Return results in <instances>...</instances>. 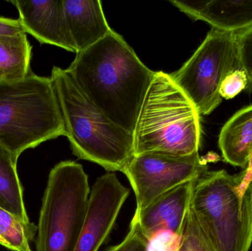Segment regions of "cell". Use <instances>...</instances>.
I'll return each instance as SVG.
<instances>
[{
	"instance_id": "cb8c5ba5",
	"label": "cell",
	"mask_w": 252,
	"mask_h": 251,
	"mask_svg": "<svg viewBox=\"0 0 252 251\" xmlns=\"http://www.w3.org/2000/svg\"><path fill=\"white\" fill-rule=\"evenodd\" d=\"M4 79V75L3 74V72H1V70H0V81H1V80Z\"/></svg>"
},
{
	"instance_id": "6da1fadb",
	"label": "cell",
	"mask_w": 252,
	"mask_h": 251,
	"mask_svg": "<svg viewBox=\"0 0 252 251\" xmlns=\"http://www.w3.org/2000/svg\"><path fill=\"white\" fill-rule=\"evenodd\" d=\"M66 70L108 119L134 134L156 72L141 61L121 35L112 29L94 45L78 52Z\"/></svg>"
},
{
	"instance_id": "7402d4cb",
	"label": "cell",
	"mask_w": 252,
	"mask_h": 251,
	"mask_svg": "<svg viewBox=\"0 0 252 251\" xmlns=\"http://www.w3.org/2000/svg\"><path fill=\"white\" fill-rule=\"evenodd\" d=\"M25 32V29L19 19L0 17V36L18 35Z\"/></svg>"
},
{
	"instance_id": "d6986e66",
	"label": "cell",
	"mask_w": 252,
	"mask_h": 251,
	"mask_svg": "<svg viewBox=\"0 0 252 251\" xmlns=\"http://www.w3.org/2000/svg\"><path fill=\"white\" fill-rule=\"evenodd\" d=\"M240 60L249 78L248 89L252 91V28L238 33Z\"/></svg>"
},
{
	"instance_id": "44dd1931",
	"label": "cell",
	"mask_w": 252,
	"mask_h": 251,
	"mask_svg": "<svg viewBox=\"0 0 252 251\" xmlns=\"http://www.w3.org/2000/svg\"><path fill=\"white\" fill-rule=\"evenodd\" d=\"M182 237L167 231H162L148 241V251H178Z\"/></svg>"
},
{
	"instance_id": "8fae6325",
	"label": "cell",
	"mask_w": 252,
	"mask_h": 251,
	"mask_svg": "<svg viewBox=\"0 0 252 251\" xmlns=\"http://www.w3.org/2000/svg\"><path fill=\"white\" fill-rule=\"evenodd\" d=\"M26 33L41 44H52L76 53L63 9V0L12 1Z\"/></svg>"
},
{
	"instance_id": "2e32d148",
	"label": "cell",
	"mask_w": 252,
	"mask_h": 251,
	"mask_svg": "<svg viewBox=\"0 0 252 251\" xmlns=\"http://www.w3.org/2000/svg\"><path fill=\"white\" fill-rule=\"evenodd\" d=\"M26 34L0 36V70L4 80H22L31 72L32 47Z\"/></svg>"
},
{
	"instance_id": "7a4b0ae2",
	"label": "cell",
	"mask_w": 252,
	"mask_h": 251,
	"mask_svg": "<svg viewBox=\"0 0 252 251\" xmlns=\"http://www.w3.org/2000/svg\"><path fill=\"white\" fill-rule=\"evenodd\" d=\"M52 81L74 155L109 172H124L134 156V137L108 119L66 69L53 66Z\"/></svg>"
},
{
	"instance_id": "7c38bea8",
	"label": "cell",
	"mask_w": 252,
	"mask_h": 251,
	"mask_svg": "<svg viewBox=\"0 0 252 251\" xmlns=\"http://www.w3.org/2000/svg\"><path fill=\"white\" fill-rule=\"evenodd\" d=\"M181 11L194 20L210 24L226 32H244L252 28V0H171Z\"/></svg>"
},
{
	"instance_id": "9c48e42d",
	"label": "cell",
	"mask_w": 252,
	"mask_h": 251,
	"mask_svg": "<svg viewBox=\"0 0 252 251\" xmlns=\"http://www.w3.org/2000/svg\"><path fill=\"white\" fill-rule=\"evenodd\" d=\"M130 194L116 174L97 178L89 198L84 225L74 251H98L115 228L118 215Z\"/></svg>"
},
{
	"instance_id": "5bb4252c",
	"label": "cell",
	"mask_w": 252,
	"mask_h": 251,
	"mask_svg": "<svg viewBox=\"0 0 252 251\" xmlns=\"http://www.w3.org/2000/svg\"><path fill=\"white\" fill-rule=\"evenodd\" d=\"M219 145L225 162L244 168L252 151V105L237 112L222 128Z\"/></svg>"
},
{
	"instance_id": "5b68a950",
	"label": "cell",
	"mask_w": 252,
	"mask_h": 251,
	"mask_svg": "<svg viewBox=\"0 0 252 251\" xmlns=\"http://www.w3.org/2000/svg\"><path fill=\"white\" fill-rule=\"evenodd\" d=\"M191 208L216 251H249L252 244V181L224 169L195 181Z\"/></svg>"
},
{
	"instance_id": "9a60e30c",
	"label": "cell",
	"mask_w": 252,
	"mask_h": 251,
	"mask_svg": "<svg viewBox=\"0 0 252 251\" xmlns=\"http://www.w3.org/2000/svg\"><path fill=\"white\" fill-rule=\"evenodd\" d=\"M17 161L0 146V208L24 223H31L25 209L23 188L17 172Z\"/></svg>"
},
{
	"instance_id": "ac0fdd59",
	"label": "cell",
	"mask_w": 252,
	"mask_h": 251,
	"mask_svg": "<svg viewBox=\"0 0 252 251\" xmlns=\"http://www.w3.org/2000/svg\"><path fill=\"white\" fill-rule=\"evenodd\" d=\"M249 78L244 69H237L226 77L220 85V94L225 100L234 98L248 88Z\"/></svg>"
},
{
	"instance_id": "603a6c76",
	"label": "cell",
	"mask_w": 252,
	"mask_h": 251,
	"mask_svg": "<svg viewBox=\"0 0 252 251\" xmlns=\"http://www.w3.org/2000/svg\"><path fill=\"white\" fill-rule=\"evenodd\" d=\"M0 245L4 246L6 249H9V250L14 251H13V248H12L11 246H10V245H9L8 243H7V242H6L5 240L1 237V236H0Z\"/></svg>"
},
{
	"instance_id": "e0dca14e",
	"label": "cell",
	"mask_w": 252,
	"mask_h": 251,
	"mask_svg": "<svg viewBox=\"0 0 252 251\" xmlns=\"http://www.w3.org/2000/svg\"><path fill=\"white\" fill-rule=\"evenodd\" d=\"M178 251H216L191 206Z\"/></svg>"
},
{
	"instance_id": "ba28073f",
	"label": "cell",
	"mask_w": 252,
	"mask_h": 251,
	"mask_svg": "<svg viewBox=\"0 0 252 251\" xmlns=\"http://www.w3.org/2000/svg\"><path fill=\"white\" fill-rule=\"evenodd\" d=\"M207 163L198 153L176 156L148 152L134 155L123 173L134 192L136 209H142L164 193L204 175Z\"/></svg>"
},
{
	"instance_id": "8992f818",
	"label": "cell",
	"mask_w": 252,
	"mask_h": 251,
	"mask_svg": "<svg viewBox=\"0 0 252 251\" xmlns=\"http://www.w3.org/2000/svg\"><path fill=\"white\" fill-rule=\"evenodd\" d=\"M90 193L88 175L80 164L64 161L51 169L37 225L36 251H75Z\"/></svg>"
},
{
	"instance_id": "277c9868",
	"label": "cell",
	"mask_w": 252,
	"mask_h": 251,
	"mask_svg": "<svg viewBox=\"0 0 252 251\" xmlns=\"http://www.w3.org/2000/svg\"><path fill=\"white\" fill-rule=\"evenodd\" d=\"M133 137L135 155L157 152L188 156L198 153L200 114L169 74L156 72Z\"/></svg>"
},
{
	"instance_id": "30bf717a",
	"label": "cell",
	"mask_w": 252,
	"mask_h": 251,
	"mask_svg": "<svg viewBox=\"0 0 252 251\" xmlns=\"http://www.w3.org/2000/svg\"><path fill=\"white\" fill-rule=\"evenodd\" d=\"M197 179L164 193L143 209H136L130 224L136 226L148 241L162 231L182 237Z\"/></svg>"
},
{
	"instance_id": "52a82bcc",
	"label": "cell",
	"mask_w": 252,
	"mask_h": 251,
	"mask_svg": "<svg viewBox=\"0 0 252 251\" xmlns=\"http://www.w3.org/2000/svg\"><path fill=\"white\" fill-rule=\"evenodd\" d=\"M241 69L238 33L213 28L192 57L170 76L198 113L208 115L223 100V80Z\"/></svg>"
},
{
	"instance_id": "4fadbf2b",
	"label": "cell",
	"mask_w": 252,
	"mask_h": 251,
	"mask_svg": "<svg viewBox=\"0 0 252 251\" xmlns=\"http://www.w3.org/2000/svg\"><path fill=\"white\" fill-rule=\"evenodd\" d=\"M63 4L76 53L94 45L112 30L100 0H63Z\"/></svg>"
},
{
	"instance_id": "3957f363",
	"label": "cell",
	"mask_w": 252,
	"mask_h": 251,
	"mask_svg": "<svg viewBox=\"0 0 252 251\" xmlns=\"http://www.w3.org/2000/svg\"><path fill=\"white\" fill-rule=\"evenodd\" d=\"M66 137L51 78L30 72L18 81H0V146L16 160L28 149Z\"/></svg>"
},
{
	"instance_id": "ffe728a7",
	"label": "cell",
	"mask_w": 252,
	"mask_h": 251,
	"mask_svg": "<svg viewBox=\"0 0 252 251\" xmlns=\"http://www.w3.org/2000/svg\"><path fill=\"white\" fill-rule=\"evenodd\" d=\"M107 251H148V240L138 228L130 224L127 236L120 244L112 246Z\"/></svg>"
}]
</instances>
